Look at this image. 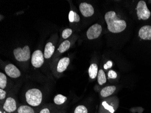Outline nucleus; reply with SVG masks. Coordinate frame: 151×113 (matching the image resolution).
I'll return each instance as SVG.
<instances>
[{
    "label": "nucleus",
    "mask_w": 151,
    "mask_h": 113,
    "mask_svg": "<svg viewBox=\"0 0 151 113\" xmlns=\"http://www.w3.org/2000/svg\"><path fill=\"white\" fill-rule=\"evenodd\" d=\"M105 19L107 24L108 29L111 33H120L126 29L127 24L125 20L119 18L114 11L106 13Z\"/></svg>",
    "instance_id": "obj_1"
},
{
    "label": "nucleus",
    "mask_w": 151,
    "mask_h": 113,
    "mask_svg": "<svg viewBox=\"0 0 151 113\" xmlns=\"http://www.w3.org/2000/svg\"><path fill=\"white\" fill-rule=\"evenodd\" d=\"M139 36L143 40H151V26L145 25L142 26L139 30Z\"/></svg>",
    "instance_id": "obj_10"
},
{
    "label": "nucleus",
    "mask_w": 151,
    "mask_h": 113,
    "mask_svg": "<svg viewBox=\"0 0 151 113\" xmlns=\"http://www.w3.org/2000/svg\"><path fill=\"white\" fill-rule=\"evenodd\" d=\"M112 62L111 61H108L106 64L104 65V68L105 69L107 70L109 68H111L112 66Z\"/></svg>",
    "instance_id": "obj_25"
},
{
    "label": "nucleus",
    "mask_w": 151,
    "mask_h": 113,
    "mask_svg": "<svg viewBox=\"0 0 151 113\" xmlns=\"http://www.w3.org/2000/svg\"><path fill=\"white\" fill-rule=\"evenodd\" d=\"M69 22H78L80 20L79 16L76 12L71 11L68 16Z\"/></svg>",
    "instance_id": "obj_19"
},
{
    "label": "nucleus",
    "mask_w": 151,
    "mask_h": 113,
    "mask_svg": "<svg viewBox=\"0 0 151 113\" xmlns=\"http://www.w3.org/2000/svg\"><path fill=\"white\" fill-rule=\"evenodd\" d=\"M116 90V87L114 86H107L102 89L101 91V95L103 97H107L112 95Z\"/></svg>",
    "instance_id": "obj_13"
},
{
    "label": "nucleus",
    "mask_w": 151,
    "mask_h": 113,
    "mask_svg": "<svg viewBox=\"0 0 151 113\" xmlns=\"http://www.w3.org/2000/svg\"><path fill=\"white\" fill-rule=\"evenodd\" d=\"M108 76L109 79H115L117 76V74L114 71L109 70L108 73Z\"/></svg>",
    "instance_id": "obj_23"
},
{
    "label": "nucleus",
    "mask_w": 151,
    "mask_h": 113,
    "mask_svg": "<svg viewBox=\"0 0 151 113\" xmlns=\"http://www.w3.org/2000/svg\"><path fill=\"white\" fill-rule=\"evenodd\" d=\"M106 82V77L105 72L102 69H100L98 73V82L100 85H102Z\"/></svg>",
    "instance_id": "obj_18"
},
{
    "label": "nucleus",
    "mask_w": 151,
    "mask_h": 113,
    "mask_svg": "<svg viewBox=\"0 0 151 113\" xmlns=\"http://www.w3.org/2000/svg\"><path fill=\"white\" fill-rule=\"evenodd\" d=\"M55 50V47L52 45L51 42H49L46 44L45 48L44 51V57L46 59L50 58L54 53Z\"/></svg>",
    "instance_id": "obj_12"
},
{
    "label": "nucleus",
    "mask_w": 151,
    "mask_h": 113,
    "mask_svg": "<svg viewBox=\"0 0 151 113\" xmlns=\"http://www.w3.org/2000/svg\"><path fill=\"white\" fill-rule=\"evenodd\" d=\"M70 63V59L68 58L65 57L61 58L57 65V70L59 73H62L67 69Z\"/></svg>",
    "instance_id": "obj_11"
},
{
    "label": "nucleus",
    "mask_w": 151,
    "mask_h": 113,
    "mask_svg": "<svg viewBox=\"0 0 151 113\" xmlns=\"http://www.w3.org/2000/svg\"><path fill=\"white\" fill-rule=\"evenodd\" d=\"M67 100V97L61 95V94H58L54 98L53 101H54V103L57 105H61V104H64Z\"/></svg>",
    "instance_id": "obj_17"
},
{
    "label": "nucleus",
    "mask_w": 151,
    "mask_h": 113,
    "mask_svg": "<svg viewBox=\"0 0 151 113\" xmlns=\"http://www.w3.org/2000/svg\"><path fill=\"white\" fill-rule=\"evenodd\" d=\"M102 104L103 105V106L105 107V108L109 110V111L111 112L112 113H113L114 111L113 108L111 107V106H109V104H108L106 102H103Z\"/></svg>",
    "instance_id": "obj_24"
},
{
    "label": "nucleus",
    "mask_w": 151,
    "mask_h": 113,
    "mask_svg": "<svg viewBox=\"0 0 151 113\" xmlns=\"http://www.w3.org/2000/svg\"><path fill=\"white\" fill-rule=\"evenodd\" d=\"M89 76L91 78L95 79L98 74V66L96 63H92L88 69Z\"/></svg>",
    "instance_id": "obj_14"
},
{
    "label": "nucleus",
    "mask_w": 151,
    "mask_h": 113,
    "mask_svg": "<svg viewBox=\"0 0 151 113\" xmlns=\"http://www.w3.org/2000/svg\"><path fill=\"white\" fill-rule=\"evenodd\" d=\"M7 84V78L3 73H0V88L4 89L6 88Z\"/></svg>",
    "instance_id": "obj_20"
},
{
    "label": "nucleus",
    "mask_w": 151,
    "mask_h": 113,
    "mask_svg": "<svg viewBox=\"0 0 151 113\" xmlns=\"http://www.w3.org/2000/svg\"><path fill=\"white\" fill-rule=\"evenodd\" d=\"M79 10L82 16L86 17H91L94 13V9L92 5L86 2L81 3Z\"/></svg>",
    "instance_id": "obj_7"
},
{
    "label": "nucleus",
    "mask_w": 151,
    "mask_h": 113,
    "mask_svg": "<svg viewBox=\"0 0 151 113\" xmlns=\"http://www.w3.org/2000/svg\"><path fill=\"white\" fill-rule=\"evenodd\" d=\"M5 71L9 77L13 78H16L19 77L21 73L19 69L12 64H9L5 67Z\"/></svg>",
    "instance_id": "obj_8"
},
{
    "label": "nucleus",
    "mask_w": 151,
    "mask_h": 113,
    "mask_svg": "<svg viewBox=\"0 0 151 113\" xmlns=\"http://www.w3.org/2000/svg\"><path fill=\"white\" fill-rule=\"evenodd\" d=\"M6 92L3 89H0V99L2 100L4 99L6 96Z\"/></svg>",
    "instance_id": "obj_26"
},
{
    "label": "nucleus",
    "mask_w": 151,
    "mask_h": 113,
    "mask_svg": "<svg viewBox=\"0 0 151 113\" xmlns=\"http://www.w3.org/2000/svg\"><path fill=\"white\" fill-rule=\"evenodd\" d=\"M74 113H88V110L84 105H79L75 109Z\"/></svg>",
    "instance_id": "obj_21"
},
{
    "label": "nucleus",
    "mask_w": 151,
    "mask_h": 113,
    "mask_svg": "<svg viewBox=\"0 0 151 113\" xmlns=\"http://www.w3.org/2000/svg\"><path fill=\"white\" fill-rule=\"evenodd\" d=\"M40 113H50V112L49 109L44 108L40 110Z\"/></svg>",
    "instance_id": "obj_27"
},
{
    "label": "nucleus",
    "mask_w": 151,
    "mask_h": 113,
    "mask_svg": "<svg viewBox=\"0 0 151 113\" xmlns=\"http://www.w3.org/2000/svg\"><path fill=\"white\" fill-rule=\"evenodd\" d=\"M44 56L42 51L37 50L33 53L31 58V63L33 67L40 68L44 64Z\"/></svg>",
    "instance_id": "obj_5"
},
{
    "label": "nucleus",
    "mask_w": 151,
    "mask_h": 113,
    "mask_svg": "<svg viewBox=\"0 0 151 113\" xmlns=\"http://www.w3.org/2000/svg\"><path fill=\"white\" fill-rule=\"evenodd\" d=\"M18 113H35L34 109L28 105H21L17 109Z\"/></svg>",
    "instance_id": "obj_16"
},
{
    "label": "nucleus",
    "mask_w": 151,
    "mask_h": 113,
    "mask_svg": "<svg viewBox=\"0 0 151 113\" xmlns=\"http://www.w3.org/2000/svg\"><path fill=\"white\" fill-rule=\"evenodd\" d=\"M42 93L36 88L29 89L25 93V98L27 103L31 107H38L42 101Z\"/></svg>",
    "instance_id": "obj_2"
},
{
    "label": "nucleus",
    "mask_w": 151,
    "mask_h": 113,
    "mask_svg": "<svg viewBox=\"0 0 151 113\" xmlns=\"http://www.w3.org/2000/svg\"><path fill=\"white\" fill-rule=\"evenodd\" d=\"M0 113H2V111H0Z\"/></svg>",
    "instance_id": "obj_28"
},
{
    "label": "nucleus",
    "mask_w": 151,
    "mask_h": 113,
    "mask_svg": "<svg viewBox=\"0 0 151 113\" xmlns=\"http://www.w3.org/2000/svg\"><path fill=\"white\" fill-rule=\"evenodd\" d=\"M73 30L71 29L68 28L63 30L62 33V37L63 39H66L68 37H70V35H72Z\"/></svg>",
    "instance_id": "obj_22"
},
{
    "label": "nucleus",
    "mask_w": 151,
    "mask_h": 113,
    "mask_svg": "<svg viewBox=\"0 0 151 113\" xmlns=\"http://www.w3.org/2000/svg\"><path fill=\"white\" fill-rule=\"evenodd\" d=\"M13 53L16 60L19 62H26L30 58V49L28 45L25 46L23 48H16L14 50Z\"/></svg>",
    "instance_id": "obj_3"
},
{
    "label": "nucleus",
    "mask_w": 151,
    "mask_h": 113,
    "mask_svg": "<svg viewBox=\"0 0 151 113\" xmlns=\"http://www.w3.org/2000/svg\"><path fill=\"white\" fill-rule=\"evenodd\" d=\"M70 45H71V43L69 41L65 40L61 43V45H59L58 50L60 53H63L69 49Z\"/></svg>",
    "instance_id": "obj_15"
},
{
    "label": "nucleus",
    "mask_w": 151,
    "mask_h": 113,
    "mask_svg": "<svg viewBox=\"0 0 151 113\" xmlns=\"http://www.w3.org/2000/svg\"><path fill=\"white\" fill-rule=\"evenodd\" d=\"M102 32V27L98 24H95L88 29L86 32V36L89 40L97 39Z\"/></svg>",
    "instance_id": "obj_6"
},
{
    "label": "nucleus",
    "mask_w": 151,
    "mask_h": 113,
    "mask_svg": "<svg viewBox=\"0 0 151 113\" xmlns=\"http://www.w3.org/2000/svg\"><path fill=\"white\" fill-rule=\"evenodd\" d=\"M137 14L139 20H146L151 16V12L147 8L146 3L144 1H140L137 6Z\"/></svg>",
    "instance_id": "obj_4"
},
{
    "label": "nucleus",
    "mask_w": 151,
    "mask_h": 113,
    "mask_svg": "<svg viewBox=\"0 0 151 113\" xmlns=\"http://www.w3.org/2000/svg\"><path fill=\"white\" fill-rule=\"evenodd\" d=\"M3 108L5 111L8 113H12L16 111L17 109V102L14 99L11 97L6 99Z\"/></svg>",
    "instance_id": "obj_9"
}]
</instances>
